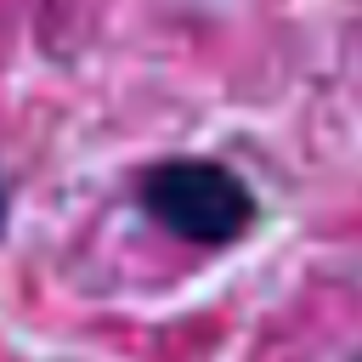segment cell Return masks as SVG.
<instances>
[{"label":"cell","instance_id":"cell-1","mask_svg":"<svg viewBox=\"0 0 362 362\" xmlns=\"http://www.w3.org/2000/svg\"><path fill=\"white\" fill-rule=\"evenodd\" d=\"M136 198L164 232H175L181 243H198V249L238 243L255 221L249 181L215 158H164V164L141 170Z\"/></svg>","mask_w":362,"mask_h":362},{"label":"cell","instance_id":"cell-2","mask_svg":"<svg viewBox=\"0 0 362 362\" xmlns=\"http://www.w3.org/2000/svg\"><path fill=\"white\" fill-rule=\"evenodd\" d=\"M6 226H11V187H6V170H0V238H6Z\"/></svg>","mask_w":362,"mask_h":362}]
</instances>
